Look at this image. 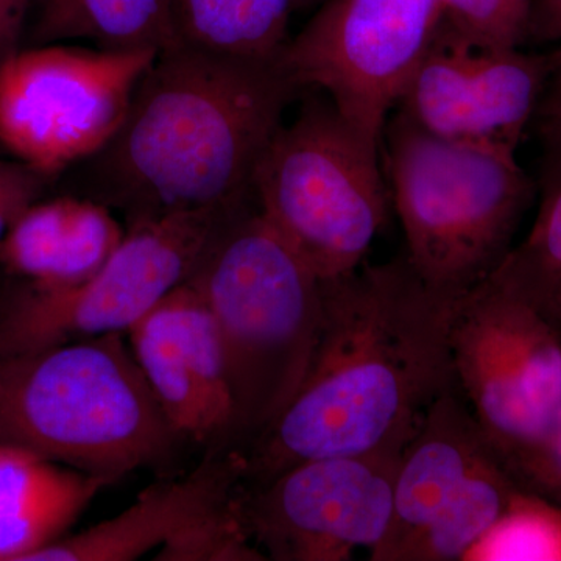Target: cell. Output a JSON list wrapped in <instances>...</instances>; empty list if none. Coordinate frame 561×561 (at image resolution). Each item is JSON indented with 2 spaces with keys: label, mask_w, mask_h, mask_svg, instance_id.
Instances as JSON below:
<instances>
[{
  "label": "cell",
  "mask_w": 561,
  "mask_h": 561,
  "mask_svg": "<svg viewBox=\"0 0 561 561\" xmlns=\"http://www.w3.org/2000/svg\"><path fill=\"white\" fill-rule=\"evenodd\" d=\"M449 346L457 389L515 478L561 411V332L489 276L454 301Z\"/></svg>",
  "instance_id": "52a82bcc"
},
{
  "label": "cell",
  "mask_w": 561,
  "mask_h": 561,
  "mask_svg": "<svg viewBox=\"0 0 561 561\" xmlns=\"http://www.w3.org/2000/svg\"><path fill=\"white\" fill-rule=\"evenodd\" d=\"M527 41H561V0H531Z\"/></svg>",
  "instance_id": "f1b7e54d"
},
{
  "label": "cell",
  "mask_w": 561,
  "mask_h": 561,
  "mask_svg": "<svg viewBox=\"0 0 561 561\" xmlns=\"http://www.w3.org/2000/svg\"><path fill=\"white\" fill-rule=\"evenodd\" d=\"M33 0H0V60L20 49Z\"/></svg>",
  "instance_id": "83f0119b"
},
{
  "label": "cell",
  "mask_w": 561,
  "mask_h": 561,
  "mask_svg": "<svg viewBox=\"0 0 561 561\" xmlns=\"http://www.w3.org/2000/svg\"><path fill=\"white\" fill-rule=\"evenodd\" d=\"M301 92L276 61L164 47L119 130L80 162V195L125 224L250 205L257 162Z\"/></svg>",
  "instance_id": "7a4b0ae2"
},
{
  "label": "cell",
  "mask_w": 561,
  "mask_h": 561,
  "mask_svg": "<svg viewBox=\"0 0 561 561\" xmlns=\"http://www.w3.org/2000/svg\"><path fill=\"white\" fill-rule=\"evenodd\" d=\"M119 332L0 359V443L110 483L175 456L183 437Z\"/></svg>",
  "instance_id": "3957f363"
},
{
  "label": "cell",
  "mask_w": 561,
  "mask_h": 561,
  "mask_svg": "<svg viewBox=\"0 0 561 561\" xmlns=\"http://www.w3.org/2000/svg\"><path fill=\"white\" fill-rule=\"evenodd\" d=\"M105 479L0 443V561H28L65 537Z\"/></svg>",
  "instance_id": "e0dca14e"
},
{
  "label": "cell",
  "mask_w": 561,
  "mask_h": 561,
  "mask_svg": "<svg viewBox=\"0 0 561 561\" xmlns=\"http://www.w3.org/2000/svg\"><path fill=\"white\" fill-rule=\"evenodd\" d=\"M443 18L460 31L502 47L527 43L531 0H438Z\"/></svg>",
  "instance_id": "cb8c5ba5"
},
{
  "label": "cell",
  "mask_w": 561,
  "mask_h": 561,
  "mask_svg": "<svg viewBox=\"0 0 561 561\" xmlns=\"http://www.w3.org/2000/svg\"><path fill=\"white\" fill-rule=\"evenodd\" d=\"M545 316L556 324L557 330L561 332V290L553 298L549 308L546 309Z\"/></svg>",
  "instance_id": "f546056e"
},
{
  "label": "cell",
  "mask_w": 561,
  "mask_h": 561,
  "mask_svg": "<svg viewBox=\"0 0 561 561\" xmlns=\"http://www.w3.org/2000/svg\"><path fill=\"white\" fill-rule=\"evenodd\" d=\"M519 489L500 457L490 460L474 472L457 500L400 553L398 561L463 560Z\"/></svg>",
  "instance_id": "ffe728a7"
},
{
  "label": "cell",
  "mask_w": 561,
  "mask_h": 561,
  "mask_svg": "<svg viewBox=\"0 0 561 561\" xmlns=\"http://www.w3.org/2000/svg\"><path fill=\"white\" fill-rule=\"evenodd\" d=\"M523 490L542 494L561 504V411L541 443L515 476Z\"/></svg>",
  "instance_id": "484cf974"
},
{
  "label": "cell",
  "mask_w": 561,
  "mask_h": 561,
  "mask_svg": "<svg viewBox=\"0 0 561 561\" xmlns=\"http://www.w3.org/2000/svg\"><path fill=\"white\" fill-rule=\"evenodd\" d=\"M124 236L125 225L108 206L62 195L25 209L0 242V262L32 286L62 289L101 271Z\"/></svg>",
  "instance_id": "2e32d148"
},
{
  "label": "cell",
  "mask_w": 561,
  "mask_h": 561,
  "mask_svg": "<svg viewBox=\"0 0 561 561\" xmlns=\"http://www.w3.org/2000/svg\"><path fill=\"white\" fill-rule=\"evenodd\" d=\"M461 561H561V504L519 489Z\"/></svg>",
  "instance_id": "7402d4cb"
},
{
  "label": "cell",
  "mask_w": 561,
  "mask_h": 561,
  "mask_svg": "<svg viewBox=\"0 0 561 561\" xmlns=\"http://www.w3.org/2000/svg\"><path fill=\"white\" fill-rule=\"evenodd\" d=\"M49 180L24 162L0 158V242L25 209L41 201Z\"/></svg>",
  "instance_id": "d4e9b609"
},
{
  "label": "cell",
  "mask_w": 561,
  "mask_h": 561,
  "mask_svg": "<svg viewBox=\"0 0 561 561\" xmlns=\"http://www.w3.org/2000/svg\"><path fill=\"white\" fill-rule=\"evenodd\" d=\"M136 362L184 442L234 448L227 359L219 328L186 280L127 332Z\"/></svg>",
  "instance_id": "4fadbf2b"
},
{
  "label": "cell",
  "mask_w": 561,
  "mask_h": 561,
  "mask_svg": "<svg viewBox=\"0 0 561 561\" xmlns=\"http://www.w3.org/2000/svg\"><path fill=\"white\" fill-rule=\"evenodd\" d=\"M31 20L28 46L161 50L176 43L169 0H33Z\"/></svg>",
  "instance_id": "ac0fdd59"
},
{
  "label": "cell",
  "mask_w": 561,
  "mask_h": 561,
  "mask_svg": "<svg viewBox=\"0 0 561 561\" xmlns=\"http://www.w3.org/2000/svg\"><path fill=\"white\" fill-rule=\"evenodd\" d=\"M381 151L404 254L420 278L459 298L493 275L535 195L516 154L437 138L397 111Z\"/></svg>",
  "instance_id": "5b68a950"
},
{
  "label": "cell",
  "mask_w": 561,
  "mask_h": 561,
  "mask_svg": "<svg viewBox=\"0 0 561 561\" xmlns=\"http://www.w3.org/2000/svg\"><path fill=\"white\" fill-rule=\"evenodd\" d=\"M251 205L125 224L121 245L91 278L62 289L25 283L0 313V359L114 332L127 334L194 275L221 228Z\"/></svg>",
  "instance_id": "ba28073f"
},
{
  "label": "cell",
  "mask_w": 561,
  "mask_h": 561,
  "mask_svg": "<svg viewBox=\"0 0 561 561\" xmlns=\"http://www.w3.org/2000/svg\"><path fill=\"white\" fill-rule=\"evenodd\" d=\"M241 490V489H239ZM157 561H265L251 540L241 508L239 491L227 504L214 508L176 531L158 549Z\"/></svg>",
  "instance_id": "603a6c76"
},
{
  "label": "cell",
  "mask_w": 561,
  "mask_h": 561,
  "mask_svg": "<svg viewBox=\"0 0 561 561\" xmlns=\"http://www.w3.org/2000/svg\"><path fill=\"white\" fill-rule=\"evenodd\" d=\"M557 57L496 46L443 18L394 111L449 142L516 154Z\"/></svg>",
  "instance_id": "7c38bea8"
},
{
  "label": "cell",
  "mask_w": 561,
  "mask_h": 561,
  "mask_svg": "<svg viewBox=\"0 0 561 561\" xmlns=\"http://www.w3.org/2000/svg\"><path fill=\"white\" fill-rule=\"evenodd\" d=\"M496 457L459 389L432 402L402 449L390 527L370 551V560L398 561L421 531L457 500L474 472Z\"/></svg>",
  "instance_id": "5bb4252c"
},
{
  "label": "cell",
  "mask_w": 561,
  "mask_h": 561,
  "mask_svg": "<svg viewBox=\"0 0 561 561\" xmlns=\"http://www.w3.org/2000/svg\"><path fill=\"white\" fill-rule=\"evenodd\" d=\"M190 283L219 328L234 448L245 451L300 389L321 323V279L262 217L257 203L228 221Z\"/></svg>",
  "instance_id": "277c9868"
},
{
  "label": "cell",
  "mask_w": 561,
  "mask_h": 561,
  "mask_svg": "<svg viewBox=\"0 0 561 561\" xmlns=\"http://www.w3.org/2000/svg\"><path fill=\"white\" fill-rule=\"evenodd\" d=\"M402 449L306 460L242 483L251 540L273 561H346L356 549L373 551L390 527Z\"/></svg>",
  "instance_id": "8fae6325"
},
{
  "label": "cell",
  "mask_w": 561,
  "mask_h": 561,
  "mask_svg": "<svg viewBox=\"0 0 561 561\" xmlns=\"http://www.w3.org/2000/svg\"><path fill=\"white\" fill-rule=\"evenodd\" d=\"M176 43L195 49L278 60L289 41L291 0H169Z\"/></svg>",
  "instance_id": "d6986e66"
},
{
  "label": "cell",
  "mask_w": 561,
  "mask_h": 561,
  "mask_svg": "<svg viewBox=\"0 0 561 561\" xmlns=\"http://www.w3.org/2000/svg\"><path fill=\"white\" fill-rule=\"evenodd\" d=\"M291 2H294V10H305L319 7L324 0H291Z\"/></svg>",
  "instance_id": "4dcf8cb0"
},
{
  "label": "cell",
  "mask_w": 561,
  "mask_h": 561,
  "mask_svg": "<svg viewBox=\"0 0 561 561\" xmlns=\"http://www.w3.org/2000/svg\"><path fill=\"white\" fill-rule=\"evenodd\" d=\"M243 476L245 457L239 449H213L194 471L147 486L119 515L58 538L28 561L138 560L160 549L187 524L230 502Z\"/></svg>",
  "instance_id": "9a60e30c"
},
{
  "label": "cell",
  "mask_w": 561,
  "mask_h": 561,
  "mask_svg": "<svg viewBox=\"0 0 561 561\" xmlns=\"http://www.w3.org/2000/svg\"><path fill=\"white\" fill-rule=\"evenodd\" d=\"M557 51L559 57H557L556 68L549 76L534 117L535 127L546 149L561 146V49Z\"/></svg>",
  "instance_id": "4316f807"
},
{
  "label": "cell",
  "mask_w": 561,
  "mask_h": 561,
  "mask_svg": "<svg viewBox=\"0 0 561 561\" xmlns=\"http://www.w3.org/2000/svg\"><path fill=\"white\" fill-rule=\"evenodd\" d=\"M405 254L321 279V323L300 389L243 451V483L301 461L402 449L432 402L457 389L454 301Z\"/></svg>",
  "instance_id": "6da1fadb"
},
{
  "label": "cell",
  "mask_w": 561,
  "mask_h": 561,
  "mask_svg": "<svg viewBox=\"0 0 561 561\" xmlns=\"http://www.w3.org/2000/svg\"><path fill=\"white\" fill-rule=\"evenodd\" d=\"M442 21L438 0H324L276 62L298 90L323 92L381 149L387 122Z\"/></svg>",
  "instance_id": "30bf717a"
},
{
  "label": "cell",
  "mask_w": 561,
  "mask_h": 561,
  "mask_svg": "<svg viewBox=\"0 0 561 561\" xmlns=\"http://www.w3.org/2000/svg\"><path fill=\"white\" fill-rule=\"evenodd\" d=\"M379 154L323 92L306 90L257 162L262 217L320 279L360 267L386 221L391 201Z\"/></svg>",
  "instance_id": "8992f818"
},
{
  "label": "cell",
  "mask_w": 561,
  "mask_h": 561,
  "mask_svg": "<svg viewBox=\"0 0 561 561\" xmlns=\"http://www.w3.org/2000/svg\"><path fill=\"white\" fill-rule=\"evenodd\" d=\"M546 151L548 168L534 227L491 275L542 316L561 290V146Z\"/></svg>",
  "instance_id": "44dd1931"
},
{
  "label": "cell",
  "mask_w": 561,
  "mask_h": 561,
  "mask_svg": "<svg viewBox=\"0 0 561 561\" xmlns=\"http://www.w3.org/2000/svg\"><path fill=\"white\" fill-rule=\"evenodd\" d=\"M157 49L21 46L0 60V147L54 179L113 139Z\"/></svg>",
  "instance_id": "9c48e42d"
}]
</instances>
